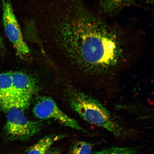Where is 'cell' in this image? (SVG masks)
<instances>
[{
  "label": "cell",
  "mask_w": 154,
  "mask_h": 154,
  "mask_svg": "<svg viewBox=\"0 0 154 154\" xmlns=\"http://www.w3.org/2000/svg\"><path fill=\"white\" fill-rule=\"evenodd\" d=\"M47 154H61V152L59 150L53 149L48 152Z\"/></svg>",
  "instance_id": "7c38bea8"
},
{
  "label": "cell",
  "mask_w": 154,
  "mask_h": 154,
  "mask_svg": "<svg viewBox=\"0 0 154 154\" xmlns=\"http://www.w3.org/2000/svg\"><path fill=\"white\" fill-rule=\"evenodd\" d=\"M3 22L5 32L12 43L17 54L25 59L30 55V51L25 42L22 30L14 14L11 0H2Z\"/></svg>",
  "instance_id": "277c9868"
},
{
  "label": "cell",
  "mask_w": 154,
  "mask_h": 154,
  "mask_svg": "<svg viewBox=\"0 0 154 154\" xmlns=\"http://www.w3.org/2000/svg\"><path fill=\"white\" fill-rule=\"evenodd\" d=\"M135 150L126 147H112L102 149L93 154H136Z\"/></svg>",
  "instance_id": "8fae6325"
},
{
  "label": "cell",
  "mask_w": 154,
  "mask_h": 154,
  "mask_svg": "<svg viewBox=\"0 0 154 154\" xmlns=\"http://www.w3.org/2000/svg\"><path fill=\"white\" fill-rule=\"evenodd\" d=\"M69 102L73 110L90 124L100 127L117 137L126 132L97 98L77 89L69 92Z\"/></svg>",
  "instance_id": "7a4b0ae2"
},
{
  "label": "cell",
  "mask_w": 154,
  "mask_h": 154,
  "mask_svg": "<svg viewBox=\"0 0 154 154\" xmlns=\"http://www.w3.org/2000/svg\"><path fill=\"white\" fill-rule=\"evenodd\" d=\"M11 72L13 93L12 100L9 104L25 111L29 106L31 99L36 91V82L31 77L23 72Z\"/></svg>",
  "instance_id": "8992f818"
},
{
  "label": "cell",
  "mask_w": 154,
  "mask_h": 154,
  "mask_svg": "<svg viewBox=\"0 0 154 154\" xmlns=\"http://www.w3.org/2000/svg\"><path fill=\"white\" fill-rule=\"evenodd\" d=\"M3 42L2 38L1 35H0V46H3Z\"/></svg>",
  "instance_id": "5bb4252c"
},
{
  "label": "cell",
  "mask_w": 154,
  "mask_h": 154,
  "mask_svg": "<svg viewBox=\"0 0 154 154\" xmlns=\"http://www.w3.org/2000/svg\"><path fill=\"white\" fill-rule=\"evenodd\" d=\"M24 111L20 108L14 107L3 112L7 116L5 133L9 140H27L41 131L42 123L40 121L29 120L24 115Z\"/></svg>",
  "instance_id": "3957f363"
},
{
  "label": "cell",
  "mask_w": 154,
  "mask_h": 154,
  "mask_svg": "<svg viewBox=\"0 0 154 154\" xmlns=\"http://www.w3.org/2000/svg\"><path fill=\"white\" fill-rule=\"evenodd\" d=\"M65 136L61 134H53L46 136L31 146L26 154H47L52 145Z\"/></svg>",
  "instance_id": "ba28073f"
},
{
  "label": "cell",
  "mask_w": 154,
  "mask_h": 154,
  "mask_svg": "<svg viewBox=\"0 0 154 154\" xmlns=\"http://www.w3.org/2000/svg\"><path fill=\"white\" fill-rule=\"evenodd\" d=\"M140 1L148 5L153 4L154 3L153 0H140Z\"/></svg>",
  "instance_id": "4fadbf2b"
},
{
  "label": "cell",
  "mask_w": 154,
  "mask_h": 154,
  "mask_svg": "<svg viewBox=\"0 0 154 154\" xmlns=\"http://www.w3.org/2000/svg\"><path fill=\"white\" fill-rule=\"evenodd\" d=\"M144 37L135 27L108 22L82 2L63 20L56 45L82 79L84 92L106 99L116 94L123 74L143 56Z\"/></svg>",
  "instance_id": "6da1fadb"
},
{
  "label": "cell",
  "mask_w": 154,
  "mask_h": 154,
  "mask_svg": "<svg viewBox=\"0 0 154 154\" xmlns=\"http://www.w3.org/2000/svg\"><path fill=\"white\" fill-rule=\"evenodd\" d=\"M93 145L89 142L79 141L76 142L71 148L70 154H93Z\"/></svg>",
  "instance_id": "30bf717a"
},
{
  "label": "cell",
  "mask_w": 154,
  "mask_h": 154,
  "mask_svg": "<svg viewBox=\"0 0 154 154\" xmlns=\"http://www.w3.org/2000/svg\"><path fill=\"white\" fill-rule=\"evenodd\" d=\"M12 93L11 72L0 73V102H10L12 100Z\"/></svg>",
  "instance_id": "9c48e42d"
},
{
  "label": "cell",
  "mask_w": 154,
  "mask_h": 154,
  "mask_svg": "<svg viewBox=\"0 0 154 154\" xmlns=\"http://www.w3.org/2000/svg\"><path fill=\"white\" fill-rule=\"evenodd\" d=\"M33 112L40 120L53 119L63 126L88 133L76 121L63 112L51 98L45 97L39 100L34 106Z\"/></svg>",
  "instance_id": "5b68a950"
},
{
  "label": "cell",
  "mask_w": 154,
  "mask_h": 154,
  "mask_svg": "<svg viewBox=\"0 0 154 154\" xmlns=\"http://www.w3.org/2000/svg\"><path fill=\"white\" fill-rule=\"evenodd\" d=\"M98 15L105 18L117 15L126 8L137 6L135 0H96Z\"/></svg>",
  "instance_id": "52a82bcc"
}]
</instances>
